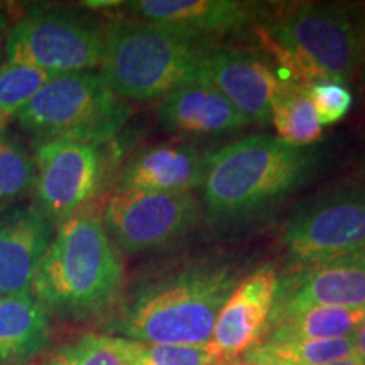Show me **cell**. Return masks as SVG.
Listing matches in <instances>:
<instances>
[{"label":"cell","instance_id":"obj_19","mask_svg":"<svg viewBox=\"0 0 365 365\" xmlns=\"http://www.w3.org/2000/svg\"><path fill=\"white\" fill-rule=\"evenodd\" d=\"M365 319V308L314 307L269 323L262 340H328L350 336ZM261 340V341H262Z\"/></svg>","mask_w":365,"mask_h":365},{"label":"cell","instance_id":"obj_16","mask_svg":"<svg viewBox=\"0 0 365 365\" xmlns=\"http://www.w3.org/2000/svg\"><path fill=\"white\" fill-rule=\"evenodd\" d=\"M158 117L164 129L181 135H217L249 125L234 105L203 80L168 93Z\"/></svg>","mask_w":365,"mask_h":365},{"label":"cell","instance_id":"obj_23","mask_svg":"<svg viewBox=\"0 0 365 365\" xmlns=\"http://www.w3.org/2000/svg\"><path fill=\"white\" fill-rule=\"evenodd\" d=\"M33 154L19 140L0 132V205L24 198L34 190Z\"/></svg>","mask_w":365,"mask_h":365},{"label":"cell","instance_id":"obj_25","mask_svg":"<svg viewBox=\"0 0 365 365\" xmlns=\"http://www.w3.org/2000/svg\"><path fill=\"white\" fill-rule=\"evenodd\" d=\"M39 365H125L107 335H81L49 350Z\"/></svg>","mask_w":365,"mask_h":365},{"label":"cell","instance_id":"obj_12","mask_svg":"<svg viewBox=\"0 0 365 365\" xmlns=\"http://www.w3.org/2000/svg\"><path fill=\"white\" fill-rule=\"evenodd\" d=\"M277 277L272 266H262L240 281L218 313L208 352L215 365H230L244 359L267 333L274 303Z\"/></svg>","mask_w":365,"mask_h":365},{"label":"cell","instance_id":"obj_34","mask_svg":"<svg viewBox=\"0 0 365 365\" xmlns=\"http://www.w3.org/2000/svg\"><path fill=\"white\" fill-rule=\"evenodd\" d=\"M2 124H4V118H2V117H0V127H2Z\"/></svg>","mask_w":365,"mask_h":365},{"label":"cell","instance_id":"obj_24","mask_svg":"<svg viewBox=\"0 0 365 365\" xmlns=\"http://www.w3.org/2000/svg\"><path fill=\"white\" fill-rule=\"evenodd\" d=\"M54 76V73L34 66L0 63V117L4 120L7 117H16V113Z\"/></svg>","mask_w":365,"mask_h":365},{"label":"cell","instance_id":"obj_13","mask_svg":"<svg viewBox=\"0 0 365 365\" xmlns=\"http://www.w3.org/2000/svg\"><path fill=\"white\" fill-rule=\"evenodd\" d=\"M198 80L220 91L249 124L271 122L274 103L289 86L254 54L215 46L203 58Z\"/></svg>","mask_w":365,"mask_h":365},{"label":"cell","instance_id":"obj_9","mask_svg":"<svg viewBox=\"0 0 365 365\" xmlns=\"http://www.w3.org/2000/svg\"><path fill=\"white\" fill-rule=\"evenodd\" d=\"M100 217L115 247L140 254L188 234L200 218V203L191 193L117 188Z\"/></svg>","mask_w":365,"mask_h":365},{"label":"cell","instance_id":"obj_30","mask_svg":"<svg viewBox=\"0 0 365 365\" xmlns=\"http://www.w3.org/2000/svg\"><path fill=\"white\" fill-rule=\"evenodd\" d=\"M7 29H9V21H7V17L4 16V14H0V41L6 38Z\"/></svg>","mask_w":365,"mask_h":365},{"label":"cell","instance_id":"obj_8","mask_svg":"<svg viewBox=\"0 0 365 365\" xmlns=\"http://www.w3.org/2000/svg\"><path fill=\"white\" fill-rule=\"evenodd\" d=\"M34 205L59 227L88 210L105 180V156L97 144L34 140Z\"/></svg>","mask_w":365,"mask_h":365},{"label":"cell","instance_id":"obj_20","mask_svg":"<svg viewBox=\"0 0 365 365\" xmlns=\"http://www.w3.org/2000/svg\"><path fill=\"white\" fill-rule=\"evenodd\" d=\"M354 355H357L355 333L328 340H262L242 360L257 365H327Z\"/></svg>","mask_w":365,"mask_h":365},{"label":"cell","instance_id":"obj_27","mask_svg":"<svg viewBox=\"0 0 365 365\" xmlns=\"http://www.w3.org/2000/svg\"><path fill=\"white\" fill-rule=\"evenodd\" d=\"M355 349H357V355L362 360H365V319L359 330L355 331Z\"/></svg>","mask_w":365,"mask_h":365},{"label":"cell","instance_id":"obj_1","mask_svg":"<svg viewBox=\"0 0 365 365\" xmlns=\"http://www.w3.org/2000/svg\"><path fill=\"white\" fill-rule=\"evenodd\" d=\"M239 282L234 264L190 262L134 289L112 330L143 344L207 346L218 313Z\"/></svg>","mask_w":365,"mask_h":365},{"label":"cell","instance_id":"obj_11","mask_svg":"<svg viewBox=\"0 0 365 365\" xmlns=\"http://www.w3.org/2000/svg\"><path fill=\"white\" fill-rule=\"evenodd\" d=\"M314 307L365 308V250L291 267L279 277L271 322Z\"/></svg>","mask_w":365,"mask_h":365},{"label":"cell","instance_id":"obj_2","mask_svg":"<svg viewBox=\"0 0 365 365\" xmlns=\"http://www.w3.org/2000/svg\"><path fill=\"white\" fill-rule=\"evenodd\" d=\"M31 294L51 317L85 319L107 312L124 286V266L102 217L85 210L56 227Z\"/></svg>","mask_w":365,"mask_h":365},{"label":"cell","instance_id":"obj_29","mask_svg":"<svg viewBox=\"0 0 365 365\" xmlns=\"http://www.w3.org/2000/svg\"><path fill=\"white\" fill-rule=\"evenodd\" d=\"M327 365H365V360H362L359 355H354V357L344 359V360H336V362L327 364Z\"/></svg>","mask_w":365,"mask_h":365},{"label":"cell","instance_id":"obj_14","mask_svg":"<svg viewBox=\"0 0 365 365\" xmlns=\"http://www.w3.org/2000/svg\"><path fill=\"white\" fill-rule=\"evenodd\" d=\"M54 225L36 205L0 213V296L31 293Z\"/></svg>","mask_w":365,"mask_h":365},{"label":"cell","instance_id":"obj_28","mask_svg":"<svg viewBox=\"0 0 365 365\" xmlns=\"http://www.w3.org/2000/svg\"><path fill=\"white\" fill-rule=\"evenodd\" d=\"M86 7L91 9H108L113 6H122V2H112V0H105V2H100V0H95V2H85Z\"/></svg>","mask_w":365,"mask_h":365},{"label":"cell","instance_id":"obj_17","mask_svg":"<svg viewBox=\"0 0 365 365\" xmlns=\"http://www.w3.org/2000/svg\"><path fill=\"white\" fill-rule=\"evenodd\" d=\"M205 156L193 145H153L122 168L118 188L159 191V193H191L200 188Z\"/></svg>","mask_w":365,"mask_h":365},{"label":"cell","instance_id":"obj_10","mask_svg":"<svg viewBox=\"0 0 365 365\" xmlns=\"http://www.w3.org/2000/svg\"><path fill=\"white\" fill-rule=\"evenodd\" d=\"M281 245L291 267L365 250V188L333 191L284 223Z\"/></svg>","mask_w":365,"mask_h":365},{"label":"cell","instance_id":"obj_3","mask_svg":"<svg viewBox=\"0 0 365 365\" xmlns=\"http://www.w3.org/2000/svg\"><path fill=\"white\" fill-rule=\"evenodd\" d=\"M312 150L254 134L205 156L200 182L205 208L218 220L239 218L299 188L312 176Z\"/></svg>","mask_w":365,"mask_h":365},{"label":"cell","instance_id":"obj_32","mask_svg":"<svg viewBox=\"0 0 365 365\" xmlns=\"http://www.w3.org/2000/svg\"><path fill=\"white\" fill-rule=\"evenodd\" d=\"M230 365H257V364L249 362V360H239V362H234V364H230Z\"/></svg>","mask_w":365,"mask_h":365},{"label":"cell","instance_id":"obj_26","mask_svg":"<svg viewBox=\"0 0 365 365\" xmlns=\"http://www.w3.org/2000/svg\"><path fill=\"white\" fill-rule=\"evenodd\" d=\"M323 127L340 122L354 105L352 91L335 81H313L304 86Z\"/></svg>","mask_w":365,"mask_h":365},{"label":"cell","instance_id":"obj_18","mask_svg":"<svg viewBox=\"0 0 365 365\" xmlns=\"http://www.w3.org/2000/svg\"><path fill=\"white\" fill-rule=\"evenodd\" d=\"M49 314L31 293L0 296V364H22L46 352Z\"/></svg>","mask_w":365,"mask_h":365},{"label":"cell","instance_id":"obj_5","mask_svg":"<svg viewBox=\"0 0 365 365\" xmlns=\"http://www.w3.org/2000/svg\"><path fill=\"white\" fill-rule=\"evenodd\" d=\"M261 26L267 44L303 86L349 83L362 61V34L341 6L282 4L264 14Z\"/></svg>","mask_w":365,"mask_h":365},{"label":"cell","instance_id":"obj_22","mask_svg":"<svg viewBox=\"0 0 365 365\" xmlns=\"http://www.w3.org/2000/svg\"><path fill=\"white\" fill-rule=\"evenodd\" d=\"M125 365H215L207 346L154 345L108 336Z\"/></svg>","mask_w":365,"mask_h":365},{"label":"cell","instance_id":"obj_33","mask_svg":"<svg viewBox=\"0 0 365 365\" xmlns=\"http://www.w3.org/2000/svg\"><path fill=\"white\" fill-rule=\"evenodd\" d=\"M0 365H22V364H0Z\"/></svg>","mask_w":365,"mask_h":365},{"label":"cell","instance_id":"obj_15","mask_svg":"<svg viewBox=\"0 0 365 365\" xmlns=\"http://www.w3.org/2000/svg\"><path fill=\"white\" fill-rule=\"evenodd\" d=\"M135 21L166 26L207 38L250 24L255 7L237 0H134L122 4Z\"/></svg>","mask_w":365,"mask_h":365},{"label":"cell","instance_id":"obj_6","mask_svg":"<svg viewBox=\"0 0 365 365\" xmlns=\"http://www.w3.org/2000/svg\"><path fill=\"white\" fill-rule=\"evenodd\" d=\"M132 108L95 71L56 75L16 113L17 124L34 140L110 143Z\"/></svg>","mask_w":365,"mask_h":365},{"label":"cell","instance_id":"obj_4","mask_svg":"<svg viewBox=\"0 0 365 365\" xmlns=\"http://www.w3.org/2000/svg\"><path fill=\"white\" fill-rule=\"evenodd\" d=\"M213 46L207 38L143 21L103 27L100 73L120 100L150 102L198 80L203 58Z\"/></svg>","mask_w":365,"mask_h":365},{"label":"cell","instance_id":"obj_21","mask_svg":"<svg viewBox=\"0 0 365 365\" xmlns=\"http://www.w3.org/2000/svg\"><path fill=\"white\" fill-rule=\"evenodd\" d=\"M271 122L277 139L291 148L307 149L323 137L317 110L303 85H289L274 103Z\"/></svg>","mask_w":365,"mask_h":365},{"label":"cell","instance_id":"obj_31","mask_svg":"<svg viewBox=\"0 0 365 365\" xmlns=\"http://www.w3.org/2000/svg\"><path fill=\"white\" fill-rule=\"evenodd\" d=\"M362 61H360V66H362V75L365 81V21H364V29H362Z\"/></svg>","mask_w":365,"mask_h":365},{"label":"cell","instance_id":"obj_7","mask_svg":"<svg viewBox=\"0 0 365 365\" xmlns=\"http://www.w3.org/2000/svg\"><path fill=\"white\" fill-rule=\"evenodd\" d=\"M103 27L59 7L33 6L7 33V63L61 73L100 66Z\"/></svg>","mask_w":365,"mask_h":365}]
</instances>
